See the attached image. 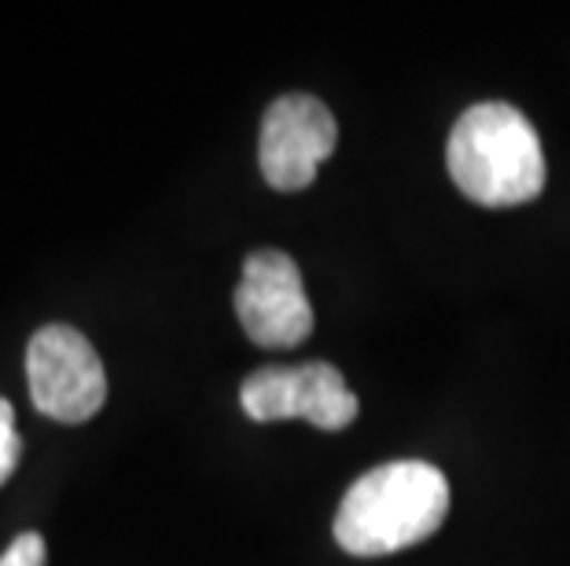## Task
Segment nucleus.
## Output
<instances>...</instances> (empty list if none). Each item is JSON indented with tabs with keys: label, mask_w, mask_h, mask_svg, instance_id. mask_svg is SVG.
<instances>
[{
	"label": "nucleus",
	"mask_w": 570,
	"mask_h": 566,
	"mask_svg": "<svg viewBox=\"0 0 570 566\" xmlns=\"http://www.w3.org/2000/svg\"><path fill=\"white\" fill-rule=\"evenodd\" d=\"M239 405L254 424L306 419L317 430H343L357 419V394L346 387L343 371L327 360L258 368L239 387Z\"/></svg>",
	"instance_id": "obj_4"
},
{
	"label": "nucleus",
	"mask_w": 570,
	"mask_h": 566,
	"mask_svg": "<svg viewBox=\"0 0 570 566\" xmlns=\"http://www.w3.org/2000/svg\"><path fill=\"white\" fill-rule=\"evenodd\" d=\"M0 566H45V537L41 534H19L4 548Z\"/></svg>",
	"instance_id": "obj_8"
},
{
	"label": "nucleus",
	"mask_w": 570,
	"mask_h": 566,
	"mask_svg": "<svg viewBox=\"0 0 570 566\" xmlns=\"http://www.w3.org/2000/svg\"><path fill=\"white\" fill-rule=\"evenodd\" d=\"M338 143V122L317 96L291 92L269 103L262 118L258 166L276 191H302L317 180L321 162Z\"/></svg>",
	"instance_id": "obj_6"
},
{
	"label": "nucleus",
	"mask_w": 570,
	"mask_h": 566,
	"mask_svg": "<svg viewBox=\"0 0 570 566\" xmlns=\"http://www.w3.org/2000/svg\"><path fill=\"white\" fill-rule=\"evenodd\" d=\"M449 515V478L434 464L394 460L372 467L346 489L335 512V545L350 556L375 559L405 552L431 534Z\"/></svg>",
	"instance_id": "obj_1"
},
{
	"label": "nucleus",
	"mask_w": 570,
	"mask_h": 566,
	"mask_svg": "<svg viewBox=\"0 0 570 566\" xmlns=\"http://www.w3.org/2000/svg\"><path fill=\"white\" fill-rule=\"evenodd\" d=\"M19 456H22V438L16 430V408H11V401L0 397V486L16 475Z\"/></svg>",
	"instance_id": "obj_7"
},
{
	"label": "nucleus",
	"mask_w": 570,
	"mask_h": 566,
	"mask_svg": "<svg viewBox=\"0 0 570 566\" xmlns=\"http://www.w3.org/2000/svg\"><path fill=\"white\" fill-rule=\"evenodd\" d=\"M236 317L262 349H291L313 335V306L298 261L284 250H254L236 287Z\"/></svg>",
	"instance_id": "obj_5"
},
{
	"label": "nucleus",
	"mask_w": 570,
	"mask_h": 566,
	"mask_svg": "<svg viewBox=\"0 0 570 566\" xmlns=\"http://www.w3.org/2000/svg\"><path fill=\"white\" fill-rule=\"evenodd\" d=\"M453 185L479 207H523L544 188V151L530 118L512 103L468 107L445 143Z\"/></svg>",
	"instance_id": "obj_2"
},
{
	"label": "nucleus",
	"mask_w": 570,
	"mask_h": 566,
	"mask_svg": "<svg viewBox=\"0 0 570 566\" xmlns=\"http://www.w3.org/2000/svg\"><path fill=\"white\" fill-rule=\"evenodd\" d=\"M30 401L56 424H85L107 401V371L100 354L70 324H48L27 346Z\"/></svg>",
	"instance_id": "obj_3"
}]
</instances>
